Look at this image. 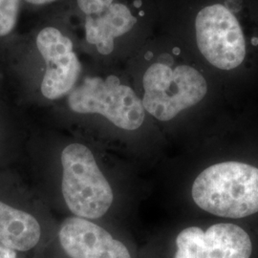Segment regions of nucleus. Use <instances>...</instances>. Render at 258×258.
<instances>
[{
    "label": "nucleus",
    "instance_id": "5",
    "mask_svg": "<svg viewBox=\"0 0 258 258\" xmlns=\"http://www.w3.org/2000/svg\"><path fill=\"white\" fill-rule=\"evenodd\" d=\"M197 45L213 66L222 70L238 67L246 55L239 22L227 7L215 4L199 12L195 21Z\"/></svg>",
    "mask_w": 258,
    "mask_h": 258
},
{
    "label": "nucleus",
    "instance_id": "14",
    "mask_svg": "<svg viewBox=\"0 0 258 258\" xmlns=\"http://www.w3.org/2000/svg\"><path fill=\"white\" fill-rule=\"evenodd\" d=\"M28 3L31 4H35V5H42V4H47V3H51L56 0H25Z\"/></svg>",
    "mask_w": 258,
    "mask_h": 258
},
{
    "label": "nucleus",
    "instance_id": "11",
    "mask_svg": "<svg viewBox=\"0 0 258 258\" xmlns=\"http://www.w3.org/2000/svg\"><path fill=\"white\" fill-rule=\"evenodd\" d=\"M20 0H0V37H5L16 27Z\"/></svg>",
    "mask_w": 258,
    "mask_h": 258
},
{
    "label": "nucleus",
    "instance_id": "3",
    "mask_svg": "<svg viewBox=\"0 0 258 258\" xmlns=\"http://www.w3.org/2000/svg\"><path fill=\"white\" fill-rule=\"evenodd\" d=\"M145 110L157 120L167 121L203 100L208 85L202 75L188 65L174 69L164 63L151 65L144 75Z\"/></svg>",
    "mask_w": 258,
    "mask_h": 258
},
{
    "label": "nucleus",
    "instance_id": "1",
    "mask_svg": "<svg viewBox=\"0 0 258 258\" xmlns=\"http://www.w3.org/2000/svg\"><path fill=\"white\" fill-rule=\"evenodd\" d=\"M191 195L205 212L239 219L258 212V167L223 162L207 167L196 177Z\"/></svg>",
    "mask_w": 258,
    "mask_h": 258
},
{
    "label": "nucleus",
    "instance_id": "2",
    "mask_svg": "<svg viewBox=\"0 0 258 258\" xmlns=\"http://www.w3.org/2000/svg\"><path fill=\"white\" fill-rule=\"evenodd\" d=\"M62 194L69 210L78 217L97 219L113 203V191L97 165L91 150L71 144L62 150Z\"/></svg>",
    "mask_w": 258,
    "mask_h": 258
},
{
    "label": "nucleus",
    "instance_id": "4",
    "mask_svg": "<svg viewBox=\"0 0 258 258\" xmlns=\"http://www.w3.org/2000/svg\"><path fill=\"white\" fill-rule=\"evenodd\" d=\"M70 109L81 114H100L124 130H136L145 120L142 100L116 76L86 78L70 93Z\"/></svg>",
    "mask_w": 258,
    "mask_h": 258
},
{
    "label": "nucleus",
    "instance_id": "9",
    "mask_svg": "<svg viewBox=\"0 0 258 258\" xmlns=\"http://www.w3.org/2000/svg\"><path fill=\"white\" fill-rule=\"evenodd\" d=\"M136 23L130 10L121 3H113L101 14L87 16L85 22L86 40L97 47L102 55L114 50V39L129 32Z\"/></svg>",
    "mask_w": 258,
    "mask_h": 258
},
{
    "label": "nucleus",
    "instance_id": "10",
    "mask_svg": "<svg viewBox=\"0 0 258 258\" xmlns=\"http://www.w3.org/2000/svg\"><path fill=\"white\" fill-rule=\"evenodd\" d=\"M40 236V225L32 214L0 200V245L27 251L37 246Z\"/></svg>",
    "mask_w": 258,
    "mask_h": 258
},
{
    "label": "nucleus",
    "instance_id": "12",
    "mask_svg": "<svg viewBox=\"0 0 258 258\" xmlns=\"http://www.w3.org/2000/svg\"><path fill=\"white\" fill-rule=\"evenodd\" d=\"M114 0H78L79 8L87 16L101 14L113 4Z\"/></svg>",
    "mask_w": 258,
    "mask_h": 258
},
{
    "label": "nucleus",
    "instance_id": "7",
    "mask_svg": "<svg viewBox=\"0 0 258 258\" xmlns=\"http://www.w3.org/2000/svg\"><path fill=\"white\" fill-rule=\"evenodd\" d=\"M37 46L46 63L41 93L49 100L59 99L72 90L82 72L73 43L56 28L46 27L38 33Z\"/></svg>",
    "mask_w": 258,
    "mask_h": 258
},
{
    "label": "nucleus",
    "instance_id": "6",
    "mask_svg": "<svg viewBox=\"0 0 258 258\" xmlns=\"http://www.w3.org/2000/svg\"><path fill=\"white\" fill-rule=\"evenodd\" d=\"M253 254L248 231L232 223H217L207 229L192 226L180 231L172 258H252Z\"/></svg>",
    "mask_w": 258,
    "mask_h": 258
},
{
    "label": "nucleus",
    "instance_id": "8",
    "mask_svg": "<svg viewBox=\"0 0 258 258\" xmlns=\"http://www.w3.org/2000/svg\"><path fill=\"white\" fill-rule=\"evenodd\" d=\"M58 237L70 258H131L123 243L102 227L78 216L62 223Z\"/></svg>",
    "mask_w": 258,
    "mask_h": 258
},
{
    "label": "nucleus",
    "instance_id": "13",
    "mask_svg": "<svg viewBox=\"0 0 258 258\" xmlns=\"http://www.w3.org/2000/svg\"><path fill=\"white\" fill-rule=\"evenodd\" d=\"M0 258H17V250L0 245Z\"/></svg>",
    "mask_w": 258,
    "mask_h": 258
}]
</instances>
